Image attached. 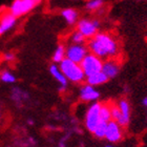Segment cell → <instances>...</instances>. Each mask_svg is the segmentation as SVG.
<instances>
[{
  "label": "cell",
  "mask_w": 147,
  "mask_h": 147,
  "mask_svg": "<svg viewBox=\"0 0 147 147\" xmlns=\"http://www.w3.org/2000/svg\"><path fill=\"white\" fill-rule=\"evenodd\" d=\"M106 147H113V146H106Z\"/></svg>",
  "instance_id": "cell-24"
},
{
  "label": "cell",
  "mask_w": 147,
  "mask_h": 147,
  "mask_svg": "<svg viewBox=\"0 0 147 147\" xmlns=\"http://www.w3.org/2000/svg\"><path fill=\"white\" fill-rule=\"evenodd\" d=\"M107 124L108 123L100 122V124L98 125V127H97L96 130L94 131V135H95L96 138H98V139L105 138V135H106V129H107Z\"/></svg>",
  "instance_id": "cell-18"
},
{
  "label": "cell",
  "mask_w": 147,
  "mask_h": 147,
  "mask_svg": "<svg viewBox=\"0 0 147 147\" xmlns=\"http://www.w3.org/2000/svg\"><path fill=\"white\" fill-rule=\"evenodd\" d=\"M1 80H2L4 83H14L16 82V77L13 75L12 73L9 71H3L1 74Z\"/></svg>",
  "instance_id": "cell-21"
},
{
  "label": "cell",
  "mask_w": 147,
  "mask_h": 147,
  "mask_svg": "<svg viewBox=\"0 0 147 147\" xmlns=\"http://www.w3.org/2000/svg\"><path fill=\"white\" fill-rule=\"evenodd\" d=\"M100 97V92L92 86L85 84L80 89V98L84 102H94L98 100Z\"/></svg>",
  "instance_id": "cell-10"
},
{
  "label": "cell",
  "mask_w": 147,
  "mask_h": 147,
  "mask_svg": "<svg viewBox=\"0 0 147 147\" xmlns=\"http://www.w3.org/2000/svg\"><path fill=\"white\" fill-rule=\"evenodd\" d=\"M120 71V63L116 59H108L103 62V67H102V73L107 77L108 79L115 78L119 74Z\"/></svg>",
  "instance_id": "cell-9"
},
{
  "label": "cell",
  "mask_w": 147,
  "mask_h": 147,
  "mask_svg": "<svg viewBox=\"0 0 147 147\" xmlns=\"http://www.w3.org/2000/svg\"><path fill=\"white\" fill-rule=\"evenodd\" d=\"M4 60H6V61H14L15 60V55L13 54V53H5L4 54Z\"/></svg>",
  "instance_id": "cell-22"
},
{
  "label": "cell",
  "mask_w": 147,
  "mask_h": 147,
  "mask_svg": "<svg viewBox=\"0 0 147 147\" xmlns=\"http://www.w3.org/2000/svg\"><path fill=\"white\" fill-rule=\"evenodd\" d=\"M65 58H66V47L63 44H59L53 54V61L55 62V64L56 63L60 64Z\"/></svg>",
  "instance_id": "cell-16"
},
{
  "label": "cell",
  "mask_w": 147,
  "mask_h": 147,
  "mask_svg": "<svg viewBox=\"0 0 147 147\" xmlns=\"http://www.w3.org/2000/svg\"><path fill=\"white\" fill-rule=\"evenodd\" d=\"M38 0H16L9 6V13L17 18L30 13L38 5Z\"/></svg>",
  "instance_id": "cell-6"
},
{
  "label": "cell",
  "mask_w": 147,
  "mask_h": 147,
  "mask_svg": "<svg viewBox=\"0 0 147 147\" xmlns=\"http://www.w3.org/2000/svg\"><path fill=\"white\" fill-rule=\"evenodd\" d=\"M87 49L100 59H115L119 53V45L113 36L106 33H98L87 41Z\"/></svg>",
  "instance_id": "cell-1"
},
{
  "label": "cell",
  "mask_w": 147,
  "mask_h": 147,
  "mask_svg": "<svg viewBox=\"0 0 147 147\" xmlns=\"http://www.w3.org/2000/svg\"><path fill=\"white\" fill-rule=\"evenodd\" d=\"M61 14H62V17L66 21V23H68L69 25L78 23V12L75 9H71V7L64 9L61 12Z\"/></svg>",
  "instance_id": "cell-15"
},
{
  "label": "cell",
  "mask_w": 147,
  "mask_h": 147,
  "mask_svg": "<svg viewBox=\"0 0 147 147\" xmlns=\"http://www.w3.org/2000/svg\"><path fill=\"white\" fill-rule=\"evenodd\" d=\"M123 137V131L122 127L115 121H110L107 124V129H106V135H105V139L108 140L111 143H116L119 142Z\"/></svg>",
  "instance_id": "cell-8"
},
{
  "label": "cell",
  "mask_w": 147,
  "mask_h": 147,
  "mask_svg": "<svg viewBox=\"0 0 147 147\" xmlns=\"http://www.w3.org/2000/svg\"><path fill=\"white\" fill-rule=\"evenodd\" d=\"M100 119L101 122L109 123L111 121V111H110V104H101L100 109Z\"/></svg>",
  "instance_id": "cell-17"
},
{
  "label": "cell",
  "mask_w": 147,
  "mask_h": 147,
  "mask_svg": "<svg viewBox=\"0 0 147 147\" xmlns=\"http://www.w3.org/2000/svg\"><path fill=\"white\" fill-rule=\"evenodd\" d=\"M88 54L87 46L85 45H77V44H69L66 47V59L80 64Z\"/></svg>",
  "instance_id": "cell-7"
},
{
  "label": "cell",
  "mask_w": 147,
  "mask_h": 147,
  "mask_svg": "<svg viewBox=\"0 0 147 147\" xmlns=\"http://www.w3.org/2000/svg\"><path fill=\"white\" fill-rule=\"evenodd\" d=\"M100 109H101V103L95 102L88 107L85 115V126L87 130L94 134L96 128L101 122L100 119Z\"/></svg>",
  "instance_id": "cell-4"
},
{
  "label": "cell",
  "mask_w": 147,
  "mask_h": 147,
  "mask_svg": "<svg viewBox=\"0 0 147 147\" xmlns=\"http://www.w3.org/2000/svg\"><path fill=\"white\" fill-rule=\"evenodd\" d=\"M49 73L52 75L54 78L56 79V81L60 84V88L59 90L62 92V90H64L66 89V86H67V79L64 77V75L62 74L61 69L59 67L57 64H52L49 66Z\"/></svg>",
  "instance_id": "cell-12"
},
{
  "label": "cell",
  "mask_w": 147,
  "mask_h": 147,
  "mask_svg": "<svg viewBox=\"0 0 147 147\" xmlns=\"http://www.w3.org/2000/svg\"><path fill=\"white\" fill-rule=\"evenodd\" d=\"M143 105H144V106H147V97H145V98L143 99Z\"/></svg>",
  "instance_id": "cell-23"
},
{
  "label": "cell",
  "mask_w": 147,
  "mask_h": 147,
  "mask_svg": "<svg viewBox=\"0 0 147 147\" xmlns=\"http://www.w3.org/2000/svg\"><path fill=\"white\" fill-rule=\"evenodd\" d=\"M17 23V18L12 15L11 13H6L0 19V36L4 35L5 33L12 30Z\"/></svg>",
  "instance_id": "cell-11"
},
{
  "label": "cell",
  "mask_w": 147,
  "mask_h": 147,
  "mask_svg": "<svg viewBox=\"0 0 147 147\" xmlns=\"http://www.w3.org/2000/svg\"><path fill=\"white\" fill-rule=\"evenodd\" d=\"M100 28V23L98 20L90 19H81L77 23V31L81 33L85 39L90 40L98 34V30Z\"/></svg>",
  "instance_id": "cell-5"
},
{
  "label": "cell",
  "mask_w": 147,
  "mask_h": 147,
  "mask_svg": "<svg viewBox=\"0 0 147 147\" xmlns=\"http://www.w3.org/2000/svg\"><path fill=\"white\" fill-rule=\"evenodd\" d=\"M107 81H108V78L105 76L102 71L95 74V75H92V76H89L86 78V83H87L88 85L92 86V87L101 85V84H104V83L107 82Z\"/></svg>",
  "instance_id": "cell-14"
},
{
  "label": "cell",
  "mask_w": 147,
  "mask_h": 147,
  "mask_svg": "<svg viewBox=\"0 0 147 147\" xmlns=\"http://www.w3.org/2000/svg\"><path fill=\"white\" fill-rule=\"evenodd\" d=\"M71 44H77V45H84V43L86 42L85 37L83 36L81 33H79L78 31L74 32L71 37Z\"/></svg>",
  "instance_id": "cell-19"
},
{
  "label": "cell",
  "mask_w": 147,
  "mask_h": 147,
  "mask_svg": "<svg viewBox=\"0 0 147 147\" xmlns=\"http://www.w3.org/2000/svg\"><path fill=\"white\" fill-rule=\"evenodd\" d=\"M118 107H119L121 115H122V122L120 124V126H126L129 123V119H130V106H129L128 102L126 100H120L118 103Z\"/></svg>",
  "instance_id": "cell-13"
},
{
  "label": "cell",
  "mask_w": 147,
  "mask_h": 147,
  "mask_svg": "<svg viewBox=\"0 0 147 147\" xmlns=\"http://www.w3.org/2000/svg\"><path fill=\"white\" fill-rule=\"evenodd\" d=\"M80 66L82 68L85 77L87 78V77L92 76V75H95V74L102 71L103 60L100 59L99 57H97V56L88 53L85 58L83 59V61L80 63Z\"/></svg>",
  "instance_id": "cell-3"
},
{
  "label": "cell",
  "mask_w": 147,
  "mask_h": 147,
  "mask_svg": "<svg viewBox=\"0 0 147 147\" xmlns=\"http://www.w3.org/2000/svg\"><path fill=\"white\" fill-rule=\"evenodd\" d=\"M59 67L61 69L62 74L64 75V77L67 79V81L79 83L82 82L84 79H86L85 75L83 73L80 64L71 62V60H68L66 58L59 64Z\"/></svg>",
  "instance_id": "cell-2"
},
{
  "label": "cell",
  "mask_w": 147,
  "mask_h": 147,
  "mask_svg": "<svg viewBox=\"0 0 147 147\" xmlns=\"http://www.w3.org/2000/svg\"><path fill=\"white\" fill-rule=\"evenodd\" d=\"M103 5V1L101 0H92L86 3V9L89 11H97Z\"/></svg>",
  "instance_id": "cell-20"
}]
</instances>
